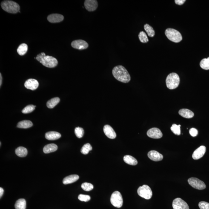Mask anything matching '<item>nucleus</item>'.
<instances>
[{
    "label": "nucleus",
    "instance_id": "nucleus-1",
    "mask_svg": "<svg viewBox=\"0 0 209 209\" xmlns=\"http://www.w3.org/2000/svg\"><path fill=\"white\" fill-rule=\"evenodd\" d=\"M113 74L118 81L124 83H127L130 80V76L126 69L122 66L115 67L113 70Z\"/></svg>",
    "mask_w": 209,
    "mask_h": 209
},
{
    "label": "nucleus",
    "instance_id": "nucleus-2",
    "mask_svg": "<svg viewBox=\"0 0 209 209\" xmlns=\"http://www.w3.org/2000/svg\"><path fill=\"white\" fill-rule=\"evenodd\" d=\"M36 59L43 65L49 68H53L58 64V61L56 58L52 56H46L44 52L38 54L36 57Z\"/></svg>",
    "mask_w": 209,
    "mask_h": 209
},
{
    "label": "nucleus",
    "instance_id": "nucleus-3",
    "mask_svg": "<svg viewBox=\"0 0 209 209\" xmlns=\"http://www.w3.org/2000/svg\"><path fill=\"white\" fill-rule=\"evenodd\" d=\"M2 9L7 13L15 14L19 12L20 6L17 3L11 1H4L1 3Z\"/></svg>",
    "mask_w": 209,
    "mask_h": 209
},
{
    "label": "nucleus",
    "instance_id": "nucleus-4",
    "mask_svg": "<svg viewBox=\"0 0 209 209\" xmlns=\"http://www.w3.org/2000/svg\"><path fill=\"white\" fill-rule=\"evenodd\" d=\"M167 87L170 90L176 89L180 83V78L177 74L171 73L167 76L166 79Z\"/></svg>",
    "mask_w": 209,
    "mask_h": 209
},
{
    "label": "nucleus",
    "instance_id": "nucleus-5",
    "mask_svg": "<svg viewBox=\"0 0 209 209\" xmlns=\"http://www.w3.org/2000/svg\"><path fill=\"white\" fill-rule=\"evenodd\" d=\"M165 34L169 40L173 42L179 43L182 39L181 33L174 29H167L165 30Z\"/></svg>",
    "mask_w": 209,
    "mask_h": 209
},
{
    "label": "nucleus",
    "instance_id": "nucleus-6",
    "mask_svg": "<svg viewBox=\"0 0 209 209\" xmlns=\"http://www.w3.org/2000/svg\"><path fill=\"white\" fill-rule=\"evenodd\" d=\"M110 202L115 207L118 208L122 207L123 201L121 193L118 191L113 192L110 198Z\"/></svg>",
    "mask_w": 209,
    "mask_h": 209
},
{
    "label": "nucleus",
    "instance_id": "nucleus-7",
    "mask_svg": "<svg viewBox=\"0 0 209 209\" xmlns=\"http://www.w3.org/2000/svg\"><path fill=\"white\" fill-rule=\"evenodd\" d=\"M137 192L140 196L146 199H150L153 194L150 187L146 185L139 187L138 189Z\"/></svg>",
    "mask_w": 209,
    "mask_h": 209
},
{
    "label": "nucleus",
    "instance_id": "nucleus-8",
    "mask_svg": "<svg viewBox=\"0 0 209 209\" xmlns=\"http://www.w3.org/2000/svg\"><path fill=\"white\" fill-rule=\"evenodd\" d=\"M189 184L193 188L198 190H203L205 189L206 186L203 181L200 180L197 178L191 177L188 180Z\"/></svg>",
    "mask_w": 209,
    "mask_h": 209
},
{
    "label": "nucleus",
    "instance_id": "nucleus-9",
    "mask_svg": "<svg viewBox=\"0 0 209 209\" xmlns=\"http://www.w3.org/2000/svg\"><path fill=\"white\" fill-rule=\"evenodd\" d=\"M173 209H189L188 204L180 198L175 199L173 201Z\"/></svg>",
    "mask_w": 209,
    "mask_h": 209
},
{
    "label": "nucleus",
    "instance_id": "nucleus-10",
    "mask_svg": "<svg viewBox=\"0 0 209 209\" xmlns=\"http://www.w3.org/2000/svg\"><path fill=\"white\" fill-rule=\"evenodd\" d=\"M71 46L73 48L78 50H84L88 47V44L83 40H78L73 41L71 43Z\"/></svg>",
    "mask_w": 209,
    "mask_h": 209
},
{
    "label": "nucleus",
    "instance_id": "nucleus-11",
    "mask_svg": "<svg viewBox=\"0 0 209 209\" xmlns=\"http://www.w3.org/2000/svg\"><path fill=\"white\" fill-rule=\"evenodd\" d=\"M147 136L153 139H160L162 137L163 134L161 130L157 128L150 129L147 133Z\"/></svg>",
    "mask_w": 209,
    "mask_h": 209
},
{
    "label": "nucleus",
    "instance_id": "nucleus-12",
    "mask_svg": "<svg viewBox=\"0 0 209 209\" xmlns=\"http://www.w3.org/2000/svg\"><path fill=\"white\" fill-rule=\"evenodd\" d=\"M86 10L89 11H94L96 10L98 6L97 1L96 0H86L84 3Z\"/></svg>",
    "mask_w": 209,
    "mask_h": 209
},
{
    "label": "nucleus",
    "instance_id": "nucleus-13",
    "mask_svg": "<svg viewBox=\"0 0 209 209\" xmlns=\"http://www.w3.org/2000/svg\"><path fill=\"white\" fill-rule=\"evenodd\" d=\"M206 151V147L205 146H201L194 152L192 157L195 160L201 159L204 156Z\"/></svg>",
    "mask_w": 209,
    "mask_h": 209
},
{
    "label": "nucleus",
    "instance_id": "nucleus-14",
    "mask_svg": "<svg viewBox=\"0 0 209 209\" xmlns=\"http://www.w3.org/2000/svg\"><path fill=\"white\" fill-rule=\"evenodd\" d=\"M147 156L149 159L155 162L162 160L164 157L162 155L155 150H151L149 151L147 154Z\"/></svg>",
    "mask_w": 209,
    "mask_h": 209
},
{
    "label": "nucleus",
    "instance_id": "nucleus-15",
    "mask_svg": "<svg viewBox=\"0 0 209 209\" xmlns=\"http://www.w3.org/2000/svg\"><path fill=\"white\" fill-rule=\"evenodd\" d=\"M39 83L36 80L33 79H28L24 83L26 88L32 90H35L38 88Z\"/></svg>",
    "mask_w": 209,
    "mask_h": 209
},
{
    "label": "nucleus",
    "instance_id": "nucleus-16",
    "mask_svg": "<svg viewBox=\"0 0 209 209\" xmlns=\"http://www.w3.org/2000/svg\"><path fill=\"white\" fill-rule=\"evenodd\" d=\"M104 132L106 136L110 139H113L116 137V132L111 126L109 125L105 126L104 127Z\"/></svg>",
    "mask_w": 209,
    "mask_h": 209
},
{
    "label": "nucleus",
    "instance_id": "nucleus-17",
    "mask_svg": "<svg viewBox=\"0 0 209 209\" xmlns=\"http://www.w3.org/2000/svg\"><path fill=\"white\" fill-rule=\"evenodd\" d=\"M64 19L63 15L59 14H53L49 15L47 17V20L49 22L52 23H56L61 22Z\"/></svg>",
    "mask_w": 209,
    "mask_h": 209
},
{
    "label": "nucleus",
    "instance_id": "nucleus-18",
    "mask_svg": "<svg viewBox=\"0 0 209 209\" xmlns=\"http://www.w3.org/2000/svg\"><path fill=\"white\" fill-rule=\"evenodd\" d=\"M61 135L58 132L56 131H50L47 132L45 134V137L49 140H55L59 139Z\"/></svg>",
    "mask_w": 209,
    "mask_h": 209
},
{
    "label": "nucleus",
    "instance_id": "nucleus-19",
    "mask_svg": "<svg viewBox=\"0 0 209 209\" xmlns=\"http://www.w3.org/2000/svg\"><path fill=\"white\" fill-rule=\"evenodd\" d=\"M79 179V176L77 175H72L64 178L63 180V183L68 184L76 182Z\"/></svg>",
    "mask_w": 209,
    "mask_h": 209
},
{
    "label": "nucleus",
    "instance_id": "nucleus-20",
    "mask_svg": "<svg viewBox=\"0 0 209 209\" xmlns=\"http://www.w3.org/2000/svg\"><path fill=\"white\" fill-rule=\"evenodd\" d=\"M179 114L182 117L190 119L194 116V113L193 112L187 109H182L179 112Z\"/></svg>",
    "mask_w": 209,
    "mask_h": 209
},
{
    "label": "nucleus",
    "instance_id": "nucleus-21",
    "mask_svg": "<svg viewBox=\"0 0 209 209\" xmlns=\"http://www.w3.org/2000/svg\"><path fill=\"white\" fill-rule=\"evenodd\" d=\"M58 149V146L56 144H50L45 146L43 149V151L45 154L49 153L56 151Z\"/></svg>",
    "mask_w": 209,
    "mask_h": 209
},
{
    "label": "nucleus",
    "instance_id": "nucleus-22",
    "mask_svg": "<svg viewBox=\"0 0 209 209\" xmlns=\"http://www.w3.org/2000/svg\"><path fill=\"white\" fill-rule=\"evenodd\" d=\"M124 161L126 163L131 165H136L138 164L137 160L133 156L127 155L124 157Z\"/></svg>",
    "mask_w": 209,
    "mask_h": 209
},
{
    "label": "nucleus",
    "instance_id": "nucleus-23",
    "mask_svg": "<svg viewBox=\"0 0 209 209\" xmlns=\"http://www.w3.org/2000/svg\"><path fill=\"white\" fill-rule=\"evenodd\" d=\"M33 124L31 121L29 120H24L20 121L17 124V127L19 128L27 129L33 126Z\"/></svg>",
    "mask_w": 209,
    "mask_h": 209
},
{
    "label": "nucleus",
    "instance_id": "nucleus-24",
    "mask_svg": "<svg viewBox=\"0 0 209 209\" xmlns=\"http://www.w3.org/2000/svg\"><path fill=\"white\" fill-rule=\"evenodd\" d=\"M15 153L18 156L20 157H24L27 155L28 151L25 147H19L15 150Z\"/></svg>",
    "mask_w": 209,
    "mask_h": 209
},
{
    "label": "nucleus",
    "instance_id": "nucleus-25",
    "mask_svg": "<svg viewBox=\"0 0 209 209\" xmlns=\"http://www.w3.org/2000/svg\"><path fill=\"white\" fill-rule=\"evenodd\" d=\"M60 101V99L58 97L52 98L47 101V107L49 109L54 108Z\"/></svg>",
    "mask_w": 209,
    "mask_h": 209
},
{
    "label": "nucleus",
    "instance_id": "nucleus-26",
    "mask_svg": "<svg viewBox=\"0 0 209 209\" xmlns=\"http://www.w3.org/2000/svg\"><path fill=\"white\" fill-rule=\"evenodd\" d=\"M16 209H26V201L24 199H20L16 201L15 204Z\"/></svg>",
    "mask_w": 209,
    "mask_h": 209
},
{
    "label": "nucleus",
    "instance_id": "nucleus-27",
    "mask_svg": "<svg viewBox=\"0 0 209 209\" xmlns=\"http://www.w3.org/2000/svg\"><path fill=\"white\" fill-rule=\"evenodd\" d=\"M28 45L25 44L20 45L17 49V52L20 56H23L27 53L28 50Z\"/></svg>",
    "mask_w": 209,
    "mask_h": 209
},
{
    "label": "nucleus",
    "instance_id": "nucleus-28",
    "mask_svg": "<svg viewBox=\"0 0 209 209\" xmlns=\"http://www.w3.org/2000/svg\"><path fill=\"white\" fill-rule=\"evenodd\" d=\"M144 30L146 31L148 36L151 37H153L155 36V32L153 27L149 24H147L144 26Z\"/></svg>",
    "mask_w": 209,
    "mask_h": 209
},
{
    "label": "nucleus",
    "instance_id": "nucleus-29",
    "mask_svg": "<svg viewBox=\"0 0 209 209\" xmlns=\"http://www.w3.org/2000/svg\"><path fill=\"white\" fill-rule=\"evenodd\" d=\"M200 66L201 68L204 70H209V57L207 58H204L201 61L200 63Z\"/></svg>",
    "mask_w": 209,
    "mask_h": 209
},
{
    "label": "nucleus",
    "instance_id": "nucleus-30",
    "mask_svg": "<svg viewBox=\"0 0 209 209\" xmlns=\"http://www.w3.org/2000/svg\"><path fill=\"white\" fill-rule=\"evenodd\" d=\"M92 150V147L91 144L87 143L83 146L81 150V153L84 155H87L89 152Z\"/></svg>",
    "mask_w": 209,
    "mask_h": 209
},
{
    "label": "nucleus",
    "instance_id": "nucleus-31",
    "mask_svg": "<svg viewBox=\"0 0 209 209\" xmlns=\"http://www.w3.org/2000/svg\"><path fill=\"white\" fill-rule=\"evenodd\" d=\"M181 125L173 124L171 127V130L175 134L180 135L181 134Z\"/></svg>",
    "mask_w": 209,
    "mask_h": 209
},
{
    "label": "nucleus",
    "instance_id": "nucleus-32",
    "mask_svg": "<svg viewBox=\"0 0 209 209\" xmlns=\"http://www.w3.org/2000/svg\"><path fill=\"white\" fill-rule=\"evenodd\" d=\"M139 39L141 42L145 43L148 42L149 40L147 34L144 32H140L139 35Z\"/></svg>",
    "mask_w": 209,
    "mask_h": 209
},
{
    "label": "nucleus",
    "instance_id": "nucleus-33",
    "mask_svg": "<svg viewBox=\"0 0 209 209\" xmlns=\"http://www.w3.org/2000/svg\"><path fill=\"white\" fill-rule=\"evenodd\" d=\"M35 107L36 106L33 105H28L22 110V113L24 114H27V113H32L35 109Z\"/></svg>",
    "mask_w": 209,
    "mask_h": 209
},
{
    "label": "nucleus",
    "instance_id": "nucleus-34",
    "mask_svg": "<svg viewBox=\"0 0 209 209\" xmlns=\"http://www.w3.org/2000/svg\"><path fill=\"white\" fill-rule=\"evenodd\" d=\"M75 134L77 137L79 138H82L84 134L83 129L80 127H77L75 129Z\"/></svg>",
    "mask_w": 209,
    "mask_h": 209
},
{
    "label": "nucleus",
    "instance_id": "nucleus-35",
    "mask_svg": "<svg viewBox=\"0 0 209 209\" xmlns=\"http://www.w3.org/2000/svg\"><path fill=\"white\" fill-rule=\"evenodd\" d=\"M81 188L86 191H90L93 189V186L87 182H84L81 185Z\"/></svg>",
    "mask_w": 209,
    "mask_h": 209
},
{
    "label": "nucleus",
    "instance_id": "nucleus-36",
    "mask_svg": "<svg viewBox=\"0 0 209 209\" xmlns=\"http://www.w3.org/2000/svg\"><path fill=\"white\" fill-rule=\"evenodd\" d=\"M78 199L81 201H84V202H87L90 200L91 197L90 196L87 195H84L81 194L78 196Z\"/></svg>",
    "mask_w": 209,
    "mask_h": 209
},
{
    "label": "nucleus",
    "instance_id": "nucleus-37",
    "mask_svg": "<svg viewBox=\"0 0 209 209\" xmlns=\"http://www.w3.org/2000/svg\"><path fill=\"white\" fill-rule=\"evenodd\" d=\"M199 207L200 209H209V203L205 201H201L199 203Z\"/></svg>",
    "mask_w": 209,
    "mask_h": 209
},
{
    "label": "nucleus",
    "instance_id": "nucleus-38",
    "mask_svg": "<svg viewBox=\"0 0 209 209\" xmlns=\"http://www.w3.org/2000/svg\"><path fill=\"white\" fill-rule=\"evenodd\" d=\"M190 133L192 136L195 137L198 134V130L196 129L192 128L190 130Z\"/></svg>",
    "mask_w": 209,
    "mask_h": 209
},
{
    "label": "nucleus",
    "instance_id": "nucleus-39",
    "mask_svg": "<svg viewBox=\"0 0 209 209\" xmlns=\"http://www.w3.org/2000/svg\"><path fill=\"white\" fill-rule=\"evenodd\" d=\"M175 3L177 5H181L184 3L186 2L185 0H176L175 1Z\"/></svg>",
    "mask_w": 209,
    "mask_h": 209
},
{
    "label": "nucleus",
    "instance_id": "nucleus-40",
    "mask_svg": "<svg viewBox=\"0 0 209 209\" xmlns=\"http://www.w3.org/2000/svg\"><path fill=\"white\" fill-rule=\"evenodd\" d=\"M4 193V190L2 188H0V198L2 197Z\"/></svg>",
    "mask_w": 209,
    "mask_h": 209
},
{
    "label": "nucleus",
    "instance_id": "nucleus-41",
    "mask_svg": "<svg viewBox=\"0 0 209 209\" xmlns=\"http://www.w3.org/2000/svg\"><path fill=\"white\" fill-rule=\"evenodd\" d=\"M2 75H1V74H0V86H1V85H2Z\"/></svg>",
    "mask_w": 209,
    "mask_h": 209
}]
</instances>
